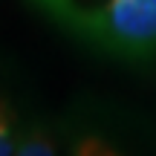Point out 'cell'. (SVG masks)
Returning a JSON list of instances; mask_svg holds the SVG:
<instances>
[{"mask_svg":"<svg viewBox=\"0 0 156 156\" xmlns=\"http://www.w3.org/2000/svg\"><path fill=\"white\" fill-rule=\"evenodd\" d=\"M12 113L0 101V156H12Z\"/></svg>","mask_w":156,"mask_h":156,"instance_id":"277c9868","label":"cell"},{"mask_svg":"<svg viewBox=\"0 0 156 156\" xmlns=\"http://www.w3.org/2000/svg\"><path fill=\"white\" fill-rule=\"evenodd\" d=\"M75 156H124V153L116 151L110 142L98 139V136H84L75 145Z\"/></svg>","mask_w":156,"mask_h":156,"instance_id":"3957f363","label":"cell"},{"mask_svg":"<svg viewBox=\"0 0 156 156\" xmlns=\"http://www.w3.org/2000/svg\"><path fill=\"white\" fill-rule=\"evenodd\" d=\"M113 0H58L55 3V17L58 23H64L67 29H75L84 38L95 41L101 23L107 17V9H110Z\"/></svg>","mask_w":156,"mask_h":156,"instance_id":"7a4b0ae2","label":"cell"},{"mask_svg":"<svg viewBox=\"0 0 156 156\" xmlns=\"http://www.w3.org/2000/svg\"><path fill=\"white\" fill-rule=\"evenodd\" d=\"M17 156H55V151H52V145L44 136H29L23 142V147L17 151Z\"/></svg>","mask_w":156,"mask_h":156,"instance_id":"5b68a950","label":"cell"},{"mask_svg":"<svg viewBox=\"0 0 156 156\" xmlns=\"http://www.w3.org/2000/svg\"><path fill=\"white\" fill-rule=\"evenodd\" d=\"M95 44L127 58L156 52V0H113Z\"/></svg>","mask_w":156,"mask_h":156,"instance_id":"6da1fadb","label":"cell"}]
</instances>
